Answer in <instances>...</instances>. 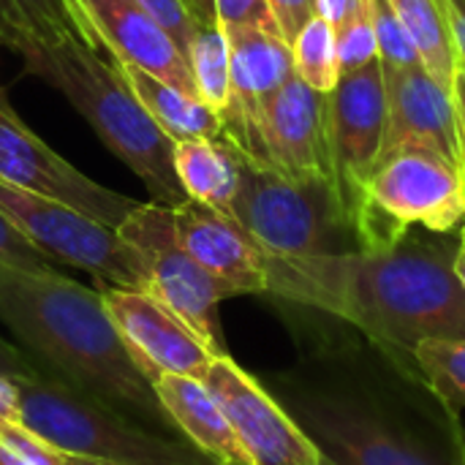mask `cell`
<instances>
[{"mask_svg":"<svg viewBox=\"0 0 465 465\" xmlns=\"http://www.w3.org/2000/svg\"><path fill=\"white\" fill-rule=\"evenodd\" d=\"M349 327V324H346ZM262 384L322 455V465H465V425L417 360L365 338L316 330Z\"/></svg>","mask_w":465,"mask_h":465,"instance_id":"1","label":"cell"},{"mask_svg":"<svg viewBox=\"0 0 465 465\" xmlns=\"http://www.w3.org/2000/svg\"><path fill=\"white\" fill-rule=\"evenodd\" d=\"M458 248L406 234L387 251L267 256V294L338 319L414 360L425 341H465Z\"/></svg>","mask_w":465,"mask_h":465,"instance_id":"2","label":"cell"},{"mask_svg":"<svg viewBox=\"0 0 465 465\" xmlns=\"http://www.w3.org/2000/svg\"><path fill=\"white\" fill-rule=\"evenodd\" d=\"M0 324L49 373L153 430L180 436L153 381L125 349L98 286L57 270L0 264Z\"/></svg>","mask_w":465,"mask_h":465,"instance_id":"3","label":"cell"},{"mask_svg":"<svg viewBox=\"0 0 465 465\" xmlns=\"http://www.w3.org/2000/svg\"><path fill=\"white\" fill-rule=\"evenodd\" d=\"M11 52L22 60L25 76H35L68 98L109 153L142 180L150 202L177 207L188 199L174 169L177 142L150 117L106 49L68 35L57 44L27 38Z\"/></svg>","mask_w":465,"mask_h":465,"instance_id":"4","label":"cell"},{"mask_svg":"<svg viewBox=\"0 0 465 465\" xmlns=\"http://www.w3.org/2000/svg\"><path fill=\"white\" fill-rule=\"evenodd\" d=\"M22 425L63 455L117 465H215L180 436L153 430L54 373L19 376Z\"/></svg>","mask_w":465,"mask_h":465,"instance_id":"5","label":"cell"},{"mask_svg":"<svg viewBox=\"0 0 465 465\" xmlns=\"http://www.w3.org/2000/svg\"><path fill=\"white\" fill-rule=\"evenodd\" d=\"M237 158L240 188L232 204V218L267 256H327L360 251V240L335 180L292 177L240 147Z\"/></svg>","mask_w":465,"mask_h":465,"instance_id":"6","label":"cell"},{"mask_svg":"<svg viewBox=\"0 0 465 465\" xmlns=\"http://www.w3.org/2000/svg\"><path fill=\"white\" fill-rule=\"evenodd\" d=\"M463 221V169L433 150L406 147L379 161L354 213V232L360 251H387L411 226L450 234Z\"/></svg>","mask_w":465,"mask_h":465,"instance_id":"7","label":"cell"},{"mask_svg":"<svg viewBox=\"0 0 465 465\" xmlns=\"http://www.w3.org/2000/svg\"><path fill=\"white\" fill-rule=\"evenodd\" d=\"M0 213L54 264L90 272L98 283L144 292L139 253L117 229L57 199L25 191L0 177Z\"/></svg>","mask_w":465,"mask_h":465,"instance_id":"8","label":"cell"},{"mask_svg":"<svg viewBox=\"0 0 465 465\" xmlns=\"http://www.w3.org/2000/svg\"><path fill=\"white\" fill-rule=\"evenodd\" d=\"M117 232L142 259L144 292L183 319L218 357L229 354L218 316L229 292L180 245L174 210L158 202H139Z\"/></svg>","mask_w":465,"mask_h":465,"instance_id":"9","label":"cell"},{"mask_svg":"<svg viewBox=\"0 0 465 465\" xmlns=\"http://www.w3.org/2000/svg\"><path fill=\"white\" fill-rule=\"evenodd\" d=\"M0 177L25 191L57 199L79 213L120 229V223L139 207L136 199L109 191L74 169L46 142H41L11 109L0 90Z\"/></svg>","mask_w":465,"mask_h":465,"instance_id":"10","label":"cell"},{"mask_svg":"<svg viewBox=\"0 0 465 465\" xmlns=\"http://www.w3.org/2000/svg\"><path fill=\"white\" fill-rule=\"evenodd\" d=\"M221 403L251 465H322V455L262 379L242 371L232 354L215 357L202 379Z\"/></svg>","mask_w":465,"mask_h":465,"instance_id":"11","label":"cell"},{"mask_svg":"<svg viewBox=\"0 0 465 465\" xmlns=\"http://www.w3.org/2000/svg\"><path fill=\"white\" fill-rule=\"evenodd\" d=\"M327 120L335 185L354 226V213L381 161L387 134V82L379 60L357 74L341 76L327 101Z\"/></svg>","mask_w":465,"mask_h":465,"instance_id":"12","label":"cell"},{"mask_svg":"<svg viewBox=\"0 0 465 465\" xmlns=\"http://www.w3.org/2000/svg\"><path fill=\"white\" fill-rule=\"evenodd\" d=\"M98 292L125 349L150 381L161 376H207L218 354L155 297L106 283H98Z\"/></svg>","mask_w":465,"mask_h":465,"instance_id":"13","label":"cell"},{"mask_svg":"<svg viewBox=\"0 0 465 465\" xmlns=\"http://www.w3.org/2000/svg\"><path fill=\"white\" fill-rule=\"evenodd\" d=\"M79 35L112 57L134 63L166 84L196 95L193 74L172 35L139 5V0H65Z\"/></svg>","mask_w":465,"mask_h":465,"instance_id":"14","label":"cell"},{"mask_svg":"<svg viewBox=\"0 0 465 465\" xmlns=\"http://www.w3.org/2000/svg\"><path fill=\"white\" fill-rule=\"evenodd\" d=\"M232 57V104L223 120V136L259 158V120L264 106L294 76L292 44L270 27L223 30Z\"/></svg>","mask_w":465,"mask_h":465,"instance_id":"15","label":"cell"},{"mask_svg":"<svg viewBox=\"0 0 465 465\" xmlns=\"http://www.w3.org/2000/svg\"><path fill=\"white\" fill-rule=\"evenodd\" d=\"M327 101L294 74L262 112L259 158L292 177L335 180Z\"/></svg>","mask_w":465,"mask_h":465,"instance_id":"16","label":"cell"},{"mask_svg":"<svg viewBox=\"0 0 465 465\" xmlns=\"http://www.w3.org/2000/svg\"><path fill=\"white\" fill-rule=\"evenodd\" d=\"M384 82L387 134L381 158L406 147H422L444 155L463 169V147L452 93L441 87L425 71V65L384 74Z\"/></svg>","mask_w":465,"mask_h":465,"instance_id":"17","label":"cell"},{"mask_svg":"<svg viewBox=\"0 0 465 465\" xmlns=\"http://www.w3.org/2000/svg\"><path fill=\"white\" fill-rule=\"evenodd\" d=\"M172 210L180 245L229 292V297L267 294V253L234 218L196 199H185Z\"/></svg>","mask_w":465,"mask_h":465,"instance_id":"18","label":"cell"},{"mask_svg":"<svg viewBox=\"0 0 465 465\" xmlns=\"http://www.w3.org/2000/svg\"><path fill=\"white\" fill-rule=\"evenodd\" d=\"M161 409L174 430L215 465H251L221 403L202 379L161 376L153 381Z\"/></svg>","mask_w":465,"mask_h":465,"instance_id":"19","label":"cell"},{"mask_svg":"<svg viewBox=\"0 0 465 465\" xmlns=\"http://www.w3.org/2000/svg\"><path fill=\"white\" fill-rule=\"evenodd\" d=\"M117 68L134 95L142 101V106L150 112V117L161 125V131L172 142H188V139H218L223 134V120L215 109H210L204 101L166 84L163 79L153 76L150 71L117 60Z\"/></svg>","mask_w":465,"mask_h":465,"instance_id":"20","label":"cell"},{"mask_svg":"<svg viewBox=\"0 0 465 465\" xmlns=\"http://www.w3.org/2000/svg\"><path fill=\"white\" fill-rule=\"evenodd\" d=\"M174 169L188 193L232 218V204L240 188V158L232 139H188L174 144Z\"/></svg>","mask_w":465,"mask_h":465,"instance_id":"21","label":"cell"},{"mask_svg":"<svg viewBox=\"0 0 465 465\" xmlns=\"http://www.w3.org/2000/svg\"><path fill=\"white\" fill-rule=\"evenodd\" d=\"M390 5L409 30L425 71L452 93V82L460 63L450 35L444 0H390Z\"/></svg>","mask_w":465,"mask_h":465,"instance_id":"22","label":"cell"},{"mask_svg":"<svg viewBox=\"0 0 465 465\" xmlns=\"http://www.w3.org/2000/svg\"><path fill=\"white\" fill-rule=\"evenodd\" d=\"M188 65L199 101L223 117L232 104V57L229 38L218 22L196 27L188 46Z\"/></svg>","mask_w":465,"mask_h":465,"instance_id":"23","label":"cell"},{"mask_svg":"<svg viewBox=\"0 0 465 465\" xmlns=\"http://www.w3.org/2000/svg\"><path fill=\"white\" fill-rule=\"evenodd\" d=\"M68 35H79V27L65 0H0V44L8 49L27 38L57 44Z\"/></svg>","mask_w":465,"mask_h":465,"instance_id":"24","label":"cell"},{"mask_svg":"<svg viewBox=\"0 0 465 465\" xmlns=\"http://www.w3.org/2000/svg\"><path fill=\"white\" fill-rule=\"evenodd\" d=\"M294 74L313 90L330 95L341 82V63H338V38L335 27L322 16L305 22V27L292 41Z\"/></svg>","mask_w":465,"mask_h":465,"instance_id":"25","label":"cell"},{"mask_svg":"<svg viewBox=\"0 0 465 465\" xmlns=\"http://www.w3.org/2000/svg\"><path fill=\"white\" fill-rule=\"evenodd\" d=\"M414 360L425 381L455 409H465V341H425L417 346Z\"/></svg>","mask_w":465,"mask_h":465,"instance_id":"26","label":"cell"},{"mask_svg":"<svg viewBox=\"0 0 465 465\" xmlns=\"http://www.w3.org/2000/svg\"><path fill=\"white\" fill-rule=\"evenodd\" d=\"M371 19H373L376 44H379V63H381L384 74L422 65V57H420L409 30L392 11L390 0H371Z\"/></svg>","mask_w":465,"mask_h":465,"instance_id":"27","label":"cell"},{"mask_svg":"<svg viewBox=\"0 0 465 465\" xmlns=\"http://www.w3.org/2000/svg\"><path fill=\"white\" fill-rule=\"evenodd\" d=\"M338 63H341V76L357 74L368 68L371 63L379 60V44H376V30L371 19V8L357 14L349 25H343L338 33Z\"/></svg>","mask_w":465,"mask_h":465,"instance_id":"28","label":"cell"},{"mask_svg":"<svg viewBox=\"0 0 465 465\" xmlns=\"http://www.w3.org/2000/svg\"><path fill=\"white\" fill-rule=\"evenodd\" d=\"M139 5L172 35V41L188 60V46H191V38H193L199 22L191 14V8L185 5V0H139Z\"/></svg>","mask_w":465,"mask_h":465,"instance_id":"29","label":"cell"},{"mask_svg":"<svg viewBox=\"0 0 465 465\" xmlns=\"http://www.w3.org/2000/svg\"><path fill=\"white\" fill-rule=\"evenodd\" d=\"M0 264L19 270H57L52 259H46L3 213H0Z\"/></svg>","mask_w":465,"mask_h":465,"instance_id":"30","label":"cell"},{"mask_svg":"<svg viewBox=\"0 0 465 465\" xmlns=\"http://www.w3.org/2000/svg\"><path fill=\"white\" fill-rule=\"evenodd\" d=\"M213 3H215V19L223 30H232V27L278 30L267 0H213Z\"/></svg>","mask_w":465,"mask_h":465,"instance_id":"31","label":"cell"},{"mask_svg":"<svg viewBox=\"0 0 465 465\" xmlns=\"http://www.w3.org/2000/svg\"><path fill=\"white\" fill-rule=\"evenodd\" d=\"M281 35L292 44L294 35L316 16V0H267Z\"/></svg>","mask_w":465,"mask_h":465,"instance_id":"32","label":"cell"},{"mask_svg":"<svg viewBox=\"0 0 465 465\" xmlns=\"http://www.w3.org/2000/svg\"><path fill=\"white\" fill-rule=\"evenodd\" d=\"M0 373H8V376H38V373H49L41 362H35L25 349L8 343L3 335H0Z\"/></svg>","mask_w":465,"mask_h":465,"instance_id":"33","label":"cell"},{"mask_svg":"<svg viewBox=\"0 0 465 465\" xmlns=\"http://www.w3.org/2000/svg\"><path fill=\"white\" fill-rule=\"evenodd\" d=\"M365 8H371V0H316V16L330 22L335 33Z\"/></svg>","mask_w":465,"mask_h":465,"instance_id":"34","label":"cell"},{"mask_svg":"<svg viewBox=\"0 0 465 465\" xmlns=\"http://www.w3.org/2000/svg\"><path fill=\"white\" fill-rule=\"evenodd\" d=\"M444 8H447V25H450L458 63L460 68H465V0H444Z\"/></svg>","mask_w":465,"mask_h":465,"instance_id":"35","label":"cell"},{"mask_svg":"<svg viewBox=\"0 0 465 465\" xmlns=\"http://www.w3.org/2000/svg\"><path fill=\"white\" fill-rule=\"evenodd\" d=\"M0 420L22 422L19 384H16V376H8V373H0Z\"/></svg>","mask_w":465,"mask_h":465,"instance_id":"36","label":"cell"},{"mask_svg":"<svg viewBox=\"0 0 465 465\" xmlns=\"http://www.w3.org/2000/svg\"><path fill=\"white\" fill-rule=\"evenodd\" d=\"M452 101L458 112V128H460V147H463V169H465V68H458L452 82Z\"/></svg>","mask_w":465,"mask_h":465,"instance_id":"37","label":"cell"},{"mask_svg":"<svg viewBox=\"0 0 465 465\" xmlns=\"http://www.w3.org/2000/svg\"><path fill=\"white\" fill-rule=\"evenodd\" d=\"M185 5L191 8V14L196 16L199 25H213L215 19V3L213 0H185Z\"/></svg>","mask_w":465,"mask_h":465,"instance_id":"38","label":"cell"},{"mask_svg":"<svg viewBox=\"0 0 465 465\" xmlns=\"http://www.w3.org/2000/svg\"><path fill=\"white\" fill-rule=\"evenodd\" d=\"M57 465H117L106 463V460H93V458H79V455H63Z\"/></svg>","mask_w":465,"mask_h":465,"instance_id":"39","label":"cell"},{"mask_svg":"<svg viewBox=\"0 0 465 465\" xmlns=\"http://www.w3.org/2000/svg\"><path fill=\"white\" fill-rule=\"evenodd\" d=\"M455 272H458V278H460V283H463V289H465V245L463 242H460L458 256H455Z\"/></svg>","mask_w":465,"mask_h":465,"instance_id":"40","label":"cell"},{"mask_svg":"<svg viewBox=\"0 0 465 465\" xmlns=\"http://www.w3.org/2000/svg\"><path fill=\"white\" fill-rule=\"evenodd\" d=\"M460 242H463V245H465V221H463V240H460Z\"/></svg>","mask_w":465,"mask_h":465,"instance_id":"41","label":"cell"}]
</instances>
